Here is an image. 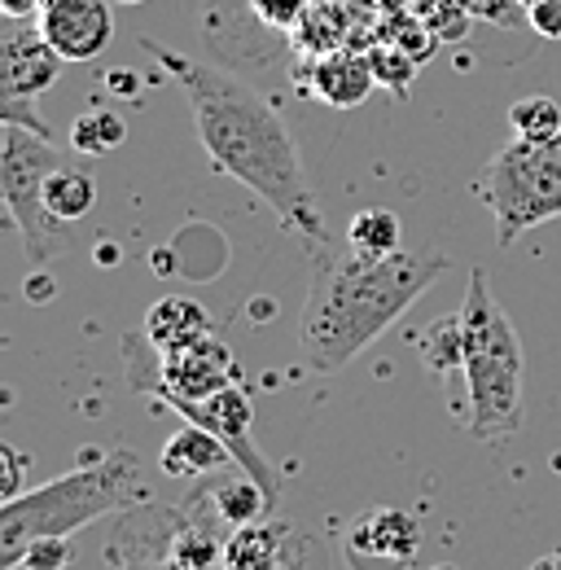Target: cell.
Masks as SVG:
<instances>
[{"instance_id":"cell-1","label":"cell","mask_w":561,"mask_h":570,"mask_svg":"<svg viewBox=\"0 0 561 570\" xmlns=\"http://www.w3.org/2000/svg\"><path fill=\"white\" fill-rule=\"evenodd\" d=\"M145 49L163 62V71L171 79H180L189 110H194L198 141L210 163L237 185H246L259 203H268V212H277L280 228L325 242V215L316 203V189L303 171L298 145L277 110L250 83L233 79L210 62H198L154 40H145Z\"/></svg>"},{"instance_id":"cell-2","label":"cell","mask_w":561,"mask_h":570,"mask_svg":"<svg viewBox=\"0 0 561 570\" xmlns=\"http://www.w3.org/2000/svg\"><path fill=\"white\" fill-rule=\"evenodd\" d=\"M447 273L443 255L391 250V255H325L312 268L298 312V352L316 373H338L377 343L425 289Z\"/></svg>"},{"instance_id":"cell-3","label":"cell","mask_w":561,"mask_h":570,"mask_svg":"<svg viewBox=\"0 0 561 570\" xmlns=\"http://www.w3.org/2000/svg\"><path fill=\"white\" fill-rule=\"evenodd\" d=\"M145 479H140L137 452H110L97 456L62 479L4 500L0 509V570H18L22 553L36 540H70L97 518L124 513L140 504Z\"/></svg>"},{"instance_id":"cell-4","label":"cell","mask_w":561,"mask_h":570,"mask_svg":"<svg viewBox=\"0 0 561 570\" xmlns=\"http://www.w3.org/2000/svg\"><path fill=\"white\" fill-rule=\"evenodd\" d=\"M461 338H465V430L483 443H500L522 426V338L491 294L488 273L474 268L461 303Z\"/></svg>"},{"instance_id":"cell-5","label":"cell","mask_w":561,"mask_h":570,"mask_svg":"<svg viewBox=\"0 0 561 570\" xmlns=\"http://www.w3.org/2000/svg\"><path fill=\"white\" fill-rule=\"evenodd\" d=\"M495 246H513L522 233L561 215V137L509 141L483 167Z\"/></svg>"},{"instance_id":"cell-6","label":"cell","mask_w":561,"mask_h":570,"mask_svg":"<svg viewBox=\"0 0 561 570\" xmlns=\"http://www.w3.org/2000/svg\"><path fill=\"white\" fill-rule=\"evenodd\" d=\"M62 163H67V154L53 141H45L31 128L4 124V137H0V198H4V212L13 219V228L22 233V250H27L31 268H45L67 250L70 224L53 219L45 207V180Z\"/></svg>"},{"instance_id":"cell-7","label":"cell","mask_w":561,"mask_h":570,"mask_svg":"<svg viewBox=\"0 0 561 570\" xmlns=\"http://www.w3.org/2000/svg\"><path fill=\"white\" fill-rule=\"evenodd\" d=\"M185 422H194V426L210 430L228 452H233V461H237V470L242 474H250L268 500H277V470L264 461V452H259V443H255V434H250V422H255V409H250V395L242 391V386H224V391H215L207 400H180V404H171Z\"/></svg>"},{"instance_id":"cell-8","label":"cell","mask_w":561,"mask_h":570,"mask_svg":"<svg viewBox=\"0 0 561 570\" xmlns=\"http://www.w3.org/2000/svg\"><path fill=\"white\" fill-rule=\"evenodd\" d=\"M224 570H329L325 544L303 522H250L224 540Z\"/></svg>"},{"instance_id":"cell-9","label":"cell","mask_w":561,"mask_h":570,"mask_svg":"<svg viewBox=\"0 0 561 570\" xmlns=\"http://www.w3.org/2000/svg\"><path fill=\"white\" fill-rule=\"evenodd\" d=\"M343 553L351 570H413L421 558V522L395 504L364 509L351 518Z\"/></svg>"},{"instance_id":"cell-10","label":"cell","mask_w":561,"mask_h":570,"mask_svg":"<svg viewBox=\"0 0 561 570\" xmlns=\"http://www.w3.org/2000/svg\"><path fill=\"white\" fill-rule=\"evenodd\" d=\"M40 31L67 62H92L115 40L110 0H45Z\"/></svg>"},{"instance_id":"cell-11","label":"cell","mask_w":561,"mask_h":570,"mask_svg":"<svg viewBox=\"0 0 561 570\" xmlns=\"http://www.w3.org/2000/svg\"><path fill=\"white\" fill-rule=\"evenodd\" d=\"M62 53L40 27H13L0 40V101H36L62 75Z\"/></svg>"},{"instance_id":"cell-12","label":"cell","mask_w":561,"mask_h":570,"mask_svg":"<svg viewBox=\"0 0 561 570\" xmlns=\"http://www.w3.org/2000/svg\"><path fill=\"white\" fill-rule=\"evenodd\" d=\"M140 334H145L163 356L189 352V347H198V343L210 338V316L203 303L180 298V294H167V298H158V303L145 312V330H140Z\"/></svg>"},{"instance_id":"cell-13","label":"cell","mask_w":561,"mask_h":570,"mask_svg":"<svg viewBox=\"0 0 561 570\" xmlns=\"http://www.w3.org/2000/svg\"><path fill=\"white\" fill-rule=\"evenodd\" d=\"M158 465H163V474H171V479H207V474L224 470V465H237V461H233V452H228L210 430L185 422V426L163 443Z\"/></svg>"},{"instance_id":"cell-14","label":"cell","mask_w":561,"mask_h":570,"mask_svg":"<svg viewBox=\"0 0 561 570\" xmlns=\"http://www.w3.org/2000/svg\"><path fill=\"white\" fill-rule=\"evenodd\" d=\"M373 83L377 75L368 67V58H355V53H329L312 67V92L334 110H355L373 92Z\"/></svg>"},{"instance_id":"cell-15","label":"cell","mask_w":561,"mask_h":570,"mask_svg":"<svg viewBox=\"0 0 561 570\" xmlns=\"http://www.w3.org/2000/svg\"><path fill=\"white\" fill-rule=\"evenodd\" d=\"M45 207H49L53 219H62V224H79L83 215H92V207H97V180H92V171L67 158L45 180Z\"/></svg>"},{"instance_id":"cell-16","label":"cell","mask_w":561,"mask_h":570,"mask_svg":"<svg viewBox=\"0 0 561 570\" xmlns=\"http://www.w3.org/2000/svg\"><path fill=\"white\" fill-rule=\"evenodd\" d=\"M210 509H215V518L228 522V527H250V522L264 518V509H273V500H268V492H264L250 474H233V479L215 483Z\"/></svg>"},{"instance_id":"cell-17","label":"cell","mask_w":561,"mask_h":570,"mask_svg":"<svg viewBox=\"0 0 561 570\" xmlns=\"http://www.w3.org/2000/svg\"><path fill=\"white\" fill-rule=\"evenodd\" d=\"M421 360L425 368H434L443 382H452V395H456V373L465 368V338H461V312L456 316H443L425 330L421 338Z\"/></svg>"},{"instance_id":"cell-18","label":"cell","mask_w":561,"mask_h":570,"mask_svg":"<svg viewBox=\"0 0 561 570\" xmlns=\"http://www.w3.org/2000/svg\"><path fill=\"white\" fill-rule=\"evenodd\" d=\"M400 237H404V224H400V215L386 212V207H364V212L351 215V228H347L351 250L391 255V250H400Z\"/></svg>"},{"instance_id":"cell-19","label":"cell","mask_w":561,"mask_h":570,"mask_svg":"<svg viewBox=\"0 0 561 570\" xmlns=\"http://www.w3.org/2000/svg\"><path fill=\"white\" fill-rule=\"evenodd\" d=\"M128 141V124L115 115V110H88V115H79L75 124H70V149L75 154H110V149H119V145Z\"/></svg>"},{"instance_id":"cell-20","label":"cell","mask_w":561,"mask_h":570,"mask_svg":"<svg viewBox=\"0 0 561 570\" xmlns=\"http://www.w3.org/2000/svg\"><path fill=\"white\" fill-rule=\"evenodd\" d=\"M509 128L518 141H553L561 137V101L535 92V97H522L509 106Z\"/></svg>"},{"instance_id":"cell-21","label":"cell","mask_w":561,"mask_h":570,"mask_svg":"<svg viewBox=\"0 0 561 570\" xmlns=\"http://www.w3.org/2000/svg\"><path fill=\"white\" fill-rule=\"evenodd\" d=\"M470 13H474L470 0H421V9H417V18L439 36V40H461Z\"/></svg>"},{"instance_id":"cell-22","label":"cell","mask_w":561,"mask_h":570,"mask_svg":"<svg viewBox=\"0 0 561 570\" xmlns=\"http://www.w3.org/2000/svg\"><path fill=\"white\" fill-rule=\"evenodd\" d=\"M368 67L377 75V83H386V88H395V92H404L409 88V79L417 75V58H409L395 40H386V45H377L373 53H368Z\"/></svg>"},{"instance_id":"cell-23","label":"cell","mask_w":561,"mask_h":570,"mask_svg":"<svg viewBox=\"0 0 561 570\" xmlns=\"http://www.w3.org/2000/svg\"><path fill=\"white\" fill-rule=\"evenodd\" d=\"M62 567H70V540H36L22 553V562H18V570H62Z\"/></svg>"},{"instance_id":"cell-24","label":"cell","mask_w":561,"mask_h":570,"mask_svg":"<svg viewBox=\"0 0 561 570\" xmlns=\"http://www.w3.org/2000/svg\"><path fill=\"white\" fill-rule=\"evenodd\" d=\"M391 40H395V45H400L409 58H417V62H425V58L434 53V45H439V36H434V31H430L421 18H417V22H400Z\"/></svg>"},{"instance_id":"cell-25","label":"cell","mask_w":561,"mask_h":570,"mask_svg":"<svg viewBox=\"0 0 561 570\" xmlns=\"http://www.w3.org/2000/svg\"><path fill=\"white\" fill-rule=\"evenodd\" d=\"M27 492V461H22V452L18 448H0V497L13 500Z\"/></svg>"},{"instance_id":"cell-26","label":"cell","mask_w":561,"mask_h":570,"mask_svg":"<svg viewBox=\"0 0 561 570\" xmlns=\"http://www.w3.org/2000/svg\"><path fill=\"white\" fill-rule=\"evenodd\" d=\"M0 115H4V124H18V128H31V132H40L45 141H53V128L40 119V110H36V101H0Z\"/></svg>"},{"instance_id":"cell-27","label":"cell","mask_w":561,"mask_h":570,"mask_svg":"<svg viewBox=\"0 0 561 570\" xmlns=\"http://www.w3.org/2000/svg\"><path fill=\"white\" fill-rule=\"evenodd\" d=\"M526 18H531L535 36H544V40H561V0H540V4H531V9H526Z\"/></svg>"},{"instance_id":"cell-28","label":"cell","mask_w":561,"mask_h":570,"mask_svg":"<svg viewBox=\"0 0 561 570\" xmlns=\"http://www.w3.org/2000/svg\"><path fill=\"white\" fill-rule=\"evenodd\" d=\"M110 88H115V92H124V97H137L140 79L132 71H115V75H110Z\"/></svg>"},{"instance_id":"cell-29","label":"cell","mask_w":561,"mask_h":570,"mask_svg":"<svg viewBox=\"0 0 561 570\" xmlns=\"http://www.w3.org/2000/svg\"><path fill=\"white\" fill-rule=\"evenodd\" d=\"M0 9H4V18L22 22L27 13H36V0H0Z\"/></svg>"},{"instance_id":"cell-30","label":"cell","mask_w":561,"mask_h":570,"mask_svg":"<svg viewBox=\"0 0 561 570\" xmlns=\"http://www.w3.org/2000/svg\"><path fill=\"white\" fill-rule=\"evenodd\" d=\"M531 570H561V553H544V558H535Z\"/></svg>"},{"instance_id":"cell-31","label":"cell","mask_w":561,"mask_h":570,"mask_svg":"<svg viewBox=\"0 0 561 570\" xmlns=\"http://www.w3.org/2000/svg\"><path fill=\"white\" fill-rule=\"evenodd\" d=\"M522 4H540V0H522Z\"/></svg>"},{"instance_id":"cell-32","label":"cell","mask_w":561,"mask_h":570,"mask_svg":"<svg viewBox=\"0 0 561 570\" xmlns=\"http://www.w3.org/2000/svg\"><path fill=\"white\" fill-rule=\"evenodd\" d=\"M124 4H140V0H124Z\"/></svg>"},{"instance_id":"cell-33","label":"cell","mask_w":561,"mask_h":570,"mask_svg":"<svg viewBox=\"0 0 561 570\" xmlns=\"http://www.w3.org/2000/svg\"><path fill=\"white\" fill-rule=\"evenodd\" d=\"M434 570H452V567H434Z\"/></svg>"},{"instance_id":"cell-34","label":"cell","mask_w":561,"mask_h":570,"mask_svg":"<svg viewBox=\"0 0 561 570\" xmlns=\"http://www.w3.org/2000/svg\"><path fill=\"white\" fill-rule=\"evenodd\" d=\"M219 570H224V567H219Z\"/></svg>"}]
</instances>
